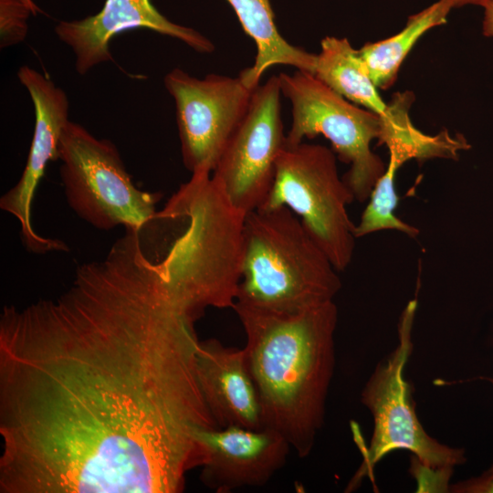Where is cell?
Masks as SVG:
<instances>
[{"mask_svg":"<svg viewBox=\"0 0 493 493\" xmlns=\"http://www.w3.org/2000/svg\"><path fill=\"white\" fill-rule=\"evenodd\" d=\"M200 317L126 230L68 289L0 315L1 493H178L216 428Z\"/></svg>","mask_w":493,"mask_h":493,"instance_id":"1","label":"cell"},{"mask_svg":"<svg viewBox=\"0 0 493 493\" xmlns=\"http://www.w3.org/2000/svg\"><path fill=\"white\" fill-rule=\"evenodd\" d=\"M263 426L279 433L299 457L311 453L324 423L335 367L338 309L330 301L298 312L236 302Z\"/></svg>","mask_w":493,"mask_h":493,"instance_id":"2","label":"cell"},{"mask_svg":"<svg viewBox=\"0 0 493 493\" xmlns=\"http://www.w3.org/2000/svg\"><path fill=\"white\" fill-rule=\"evenodd\" d=\"M338 272L287 206L246 215L236 302L279 312L301 311L334 299L341 288Z\"/></svg>","mask_w":493,"mask_h":493,"instance_id":"3","label":"cell"},{"mask_svg":"<svg viewBox=\"0 0 493 493\" xmlns=\"http://www.w3.org/2000/svg\"><path fill=\"white\" fill-rule=\"evenodd\" d=\"M59 175L68 206L90 226L138 230L156 214L162 194L137 187L116 145L69 121L58 147Z\"/></svg>","mask_w":493,"mask_h":493,"instance_id":"4","label":"cell"},{"mask_svg":"<svg viewBox=\"0 0 493 493\" xmlns=\"http://www.w3.org/2000/svg\"><path fill=\"white\" fill-rule=\"evenodd\" d=\"M353 199L352 191L339 174L333 150L286 142L277 160L273 186L259 208H289L334 267L342 271L351 262L357 239L356 225L347 211Z\"/></svg>","mask_w":493,"mask_h":493,"instance_id":"5","label":"cell"},{"mask_svg":"<svg viewBox=\"0 0 493 493\" xmlns=\"http://www.w3.org/2000/svg\"><path fill=\"white\" fill-rule=\"evenodd\" d=\"M278 79L282 95L292 106L287 143L323 135L339 158L350 164L344 180L354 198L361 203L369 199L386 168L371 149L372 142L382 135L383 117L351 102L309 72L280 73Z\"/></svg>","mask_w":493,"mask_h":493,"instance_id":"6","label":"cell"},{"mask_svg":"<svg viewBox=\"0 0 493 493\" xmlns=\"http://www.w3.org/2000/svg\"><path fill=\"white\" fill-rule=\"evenodd\" d=\"M417 300H410L398 323V344L382 360L362 392V403L373 418L371 443L363 449V462L350 488L372 474L376 463L397 449L413 453L423 464L434 468H454L466 462L465 451L439 443L430 436L418 420L412 388L404 370L413 351L412 330Z\"/></svg>","mask_w":493,"mask_h":493,"instance_id":"7","label":"cell"},{"mask_svg":"<svg viewBox=\"0 0 493 493\" xmlns=\"http://www.w3.org/2000/svg\"><path fill=\"white\" fill-rule=\"evenodd\" d=\"M173 97L183 163L192 173H212L246 115L256 88L240 75L203 79L173 68L163 78Z\"/></svg>","mask_w":493,"mask_h":493,"instance_id":"8","label":"cell"},{"mask_svg":"<svg viewBox=\"0 0 493 493\" xmlns=\"http://www.w3.org/2000/svg\"><path fill=\"white\" fill-rule=\"evenodd\" d=\"M281 95L278 76L256 88L246 115L211 173L230 205L245 215L267 198L286 145Z\"/></svg>","mask_w":493,"mask_h":493,"instance_id":"9","label":"cell"},{"mask_svg":"<svg viewBox=\"0 0 493 493\" xmlns=\"http://www.w3.org/2000/svg\"><path fill=\"white\" fill-rule=\"evenodd\" d=\"M17 78L31 98L35 128L22 175L1 196L0 208L18 221L22 241L30 252L68 251L63 241L39 235L32 224V205L37 185L48 163L58 160L61 135L69 121L68 99L49 78L29 66L20 67Z\"/></svg>","mask_w":493,"mask_h":493,"instance_id":"10","label":"cell"},{"mask_svg":"<svg viewBox=\"0 0 493 493\" xmlns=\"http://www.w3.org/2000/svg\"><path fill=\"white\" fill-rule=\"evenodd\" d=\"M197 440L201 480L217 493L267 484L284 467L291 449L279 433L266 427L209 428Z\"/></svg>","mask_w":493,"mask_h":493,"instance_id":"11","label":"cell"},{"mask_svg":"<svg viewBox=\"0 0 493 493\" xmlns=\"http://www.w3.org/2000/svg\"><path fill=\"white\" fill-rule=\"evenodd\" d=\"M133 28H147L176 38L199 53L215 49L210 39L194 28L169 20L151 0H106L96 15L58 22L55 33L72 49L76 71L85 75L94 67L111 61L110 40Z\"/></svg>","mask_w":493,"mask_h":493,"instance_id":"12","label":"cell"},{"mask_svg":"<svg viewBox=\"0 0 493 493\" xmlns=\"http://www.w3.org/2000/svg\"><path fill=\"white\" fill-rule=\"evenodd\" d=\"M196 373L218 427L264 428L260 401L244 348L226 346L215 338L199 341Z\"/></svg>","mask_w":493,"mask_h":493,"instance_id":"13","label":"cell"},{"mask_svg":"<svg viewBox=\"0 0 493 493\" xmlns=\"http://www.w3.org/2000/svg\"><path fill=\"white\" fill-rule=\"evenodd\" d=\"M226 1L257 47L253 66L239 73L247 86L257 88L263 74L275 65L291 66L312 73L315 54L291 45L280 35L270 0Z\"/></svg>","mask_w":493,"mask_h":493,"instance_id":"14","label":"cell"},{"mask_svg":"<svg viewBox=\"0 0 493 493\" xmlns=\"http://www.w3.org/2000/svg\"><path fill=\"white\" fill-rule=\"evenodd\" d=\"M312 75L351 102L385 119L393 117L396 105L383 101L378 88L364 70L358 54L347 38L326 37L315 54Z\"/></svg>","mask_w":493,"mask_h":493,"instance_id":"15","label":"cell"},{"mask_svg":"<svg viewBox=\"0 0 493 493\" xmlns=\"http://www.w3.org/2000/svg\"><path fill=\"white\" fill-rule=\"evenodd\" d=\"M451 9L446 1L438 0L409 16L399 33L367 43L358 49L365 72L378 89H387L393 84L403 61L414 44L429 29L446 24Z\"/></svg>","mask_w":493,"mask_h":493,"instance_id":"16","label":"cell"},{"mask_svg":"<svg viewBox=\"0 0 493 493\" xmlns=\"http://www.w3.org/2000/svg\"><path fill=\"white\" fill-rule=\"evenodd\" d=\"M31 10L21 0H0V47L5 48L25 40Z\"/></svg>","mask_w":493,"mask_h":493,"instance_id":"17","label":"cell"},{"mask_svg":"<svg viewBox=\"0 0 493 493\" xmlns=\"http://www.w3.org/2000/svg\"><path fill=\"white\" fill-rule=\"evenodd\" d=\"M453 469L428 467L414 456L410 472L417 481V492H449Z\"/></svg>","mask_w":493,"mask_h":493,"instance_id":"18","label":"cell"},{"mask_svg":"<svg viewBox=\"0 0 493 493\" xmlns=\"http://www.w3.org/2000/svg\"><path fill=\"white\" fill-rule=\"evenodd\" d=\"M452 493H493V465L477 477L449 485Z\"/></svg>","mask_w":493,"mask_h":493,"instance_id":"19","label":"cell"},{"mask_svg":"<svg viewBox=\"0 0 493 493\" xmlns=\"http://www.w3.org/2000/svg\"><path fill=\"white\" fill-rule=\"evenodd\" d=\"M484 8V16L482 21V32L484 36L493 37V2L487 5Z\"/></svg>","mask_w":493,"mask_h":493,"instance_id":"20","label":"cell"},{"mask_svg":"<svg viewBox=\"0 0 493 493\" xmlns=\"http://www.w3.org/2000/svg\"><path fill=\"white\" fill-rule=\"evenodd\" d=\"M446 1L447 4L450 5V6L453 8L461 7L464 5H479V6H486L487 5L493 2V0H443Z\"/></svg>","mask_w":493,"mask_h":493,"instance_id":"21","label":"cell"},{"mask_svg":"<svg viewBox=\"0 0 493 493\" xmlns=\"http://www.w3.org/2000/svg\"><path fill=\"white\" fill-rule=\"evenodd\" d=\"M32 12L33 15H37L40 12L39 7L36 5L34 0H21Z\"/></svg>","mask_w":493,"mask_h":493,"instance_id":"22","label":"cell"},{"mask_svg":"<svg viewBox=\"0 0 493 493\" xmlns=\"http://www.w3.org/2000/svg\"><path fill=\"white\" fill-rule=\"evenodd\" d=\"M488 380L493 384V378H488Z\"/></svg>","mask_w":493,"mask_h":493,"instance_id":"23","label":"cell"}]
</instances>
